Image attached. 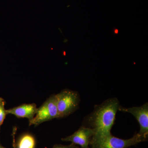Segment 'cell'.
<instances>
[{"mask_svg":"<svg viewBox=\"0 0 148 148\" xmlns=\"http://www.w3.org/2000/svg\"><path fill=\"white\" fill-rule=\"evenodd\" d=\"M119 111L132 114L138 121L140 126L138 132L140 135L148 138V103L140 106L125 108L120 106Z\"/></svg>","mask_w":148,"mask_h":148,"instance_id":"5","label":"cell"},{"mask_svg":"<svg viewBox=\"0 0 148 148\" xmlns=\"http://www.w3.org/2000/svg\"><path fill=\"white\" fill-rule=\"evenodd\" d=\"M52 148H79L77 145L72 143L69 145H55Z\"/></svg>","mask_w":148,"mask_h":148,"instance_id":"10","label":"cell"},{"mask_svg":"<svg viewBox=\"0 0 148 148\" xmlns=\"http://www.w3.org/2000/svg\"><path fill=\"white\" fill-rule=\"evenodd\" d=\"M88 148H89V147H88Z\"/></svg>","mask_w":148,"mask_h":148,"instance_id":"15","label":"cell"},{"mask_svg":"<svg viewBox=\"0 0 148 148\" xmlns=\"http://www.w3.org/2000/svg\"><path fill=\"white\" fill-rule=\"evenodd\" d=\"M38 108L35 103L24 104L6 110L7 114L14 115L18 118H25L29 121L34 118L36 114Z\"/></svg>","mask_w":148,"mask_h":148,"instance_id":"7","label":"cell"},{"mask_svg":"<svg viewBox=\"0 0 148 148\" xmlns=\"http://www.w3.org/2000/svg\"><path fill=\"white\" fill-rule=\"evenodd\" d=\"M114 34H117L119 33V30L118 29H115L114 30Z\"/></svg>","mask_w":148,"mask_h":148,"instance_id":"11","label":"cell"},{"mask_svg":"<svg viewBox=\"0 0 148 148\" xmlns=\"http://www.w3.org/2000/svg\"><path fill=\"white\" fill-rule=\"evenodd\" d=\"M95 133V129L83 125L73 134L62 138L61 140L65 142H71L73 144L79 145L82 148H88L89 147L90 140Z\"/></svg>","mask_w":148,"mask_h":148,"instance_id":"6","label":"cell"},{"mask_svg":"<svg viewBox=\"0 0 148 148\" xmlns=\"http://www.w3.org/2000/svg\"><path fill=\"white\" fill-rule=\"evenodd\" d=\"M58 119L56 95L50 96L39 108L34 118L29 121V125L38 126L45 122Z\"/></svg>","mask_w":148,"mask_h":148,"instance_id":"4","label":"cell"},{"mask_svg":"<svg viewBox=\"0 0 148 148\" xmlns=\"http://www.w3.org/2000/svg\"><path fill=\"white\" fill-rule=\"evenodd\" d=\"M5 102L4 99L2 98L1 100L0 101V130L1 126L5 119L6 116L7 115L6 111V110L5 108Z\"/></svg>","mask_w":148,"mask_h":148,"instance_id":"9","label":"cell"},{"mask_svg":"<svg viewBox=\"0 0 148 148\" xmlns=\"http://www.w3.org/2000/svg\"><path fill=\"white\" fill-rule=\"evenodd\" d=\"M148 138L139 133L129 139H120L112 134L105 135H93L90 144L91 148H127L141 142L147 141Z\"/></svg>","mask_w":148,"mask_h":148,"instance_id":"2","label":"cell"},{"mask_svg":"<svg viewBox=\"0 0 148 148\" xmlns=\"http://www.w3.org/2000/svg\"><path fill=\"white\" fill-rule=\"evenodd\" d=\"M13 148H15V147H14V144H13Z\"/></svg>","mask_w":148,"mask_h":148,"instance_id":"13","label":"cell"},{"mask_svg":"<svg viewBox=\"0 0 148 148\" xmlns=\"http://www.w3.org/2000/svg\"><path fill=\"white\" fill-rule=\"evenodd\" d=\"M2 98H0V101H1V100Z\"/></svg>","mask_w":148,"mask_h":148,"instance_id":"14","label":"cell"},{"mask_svg":"<svg viewBox=\"0 0 148 148\" xmlns=\"http://www.w3.org/2000/svg\"><path fill=\"white\" fill-rule=\"evenodd\" d=\"M13 144L15 148H35L36 143L34 137L33 135L29 133H26L19 138L16 145L14 138Z\"/></svg>","mask_w":148,"mask_h":148,"instance_id":"8","label":"cell"},{"mask_svg":"<svg viewBox=\"0 0 148 148\" xmlns=\"http://www.w3.org/2000/svg\"><path fill=\"white\" fill-rule=\"evenodd\" d=\"M120 106L117 98H110L95 106L93 112L85 119L86 127L95 129L94 135L110 134L117 112Z\"/></svg>","mask_w":148,"mask_h":148,"instance_id":"1","label":"cell"},{"mask_svg":"<svg viewBox=\"0 0 148 148\" xmlns=\"http://www.w3.org/2000/svg\"><path fill=\"white\" fill-rule=\"evenodd\" d=\"M0 148H5L4 147H3V146H2L1 145V144H0Z\"/></svg>","mask_w":148,"mask_h":148,"instance_id":"12","label":"cell"},{"mask_svg":"<svg viewBox=\"0 0 148 148\" xmlns=\"http://www.w3.org/2000/svg\"><path fill=\"white\" fill-rule=\"evenodd\" d=\"M58 119L66 117L79 107L80 98L76 91L65 89L56 95Z\"/></svg>","mask_w":148,"mask_h":148,"instance_id":"3","label":"cell"}]
</instances>
